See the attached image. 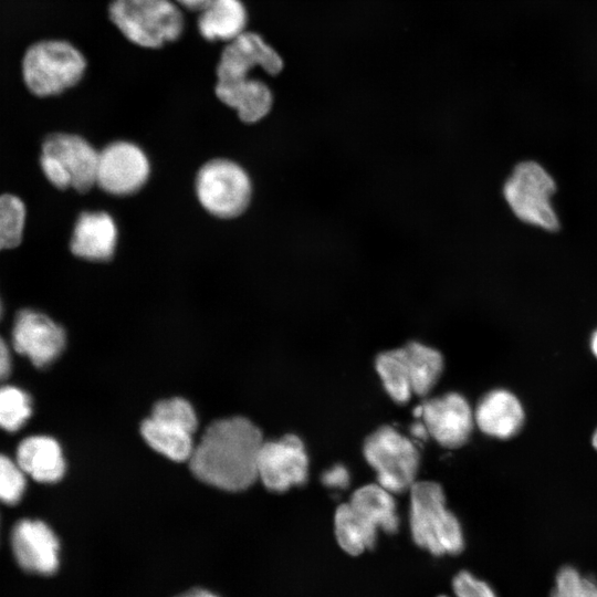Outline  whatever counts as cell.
<instances>
[{
    "instance_id": "obj_35",
    "label": "cell",
    "mask_w": 597,
    "mask_h": 597,
    "mask_svg": "<svg viewBox=\"0 0 597 597\" xmlns=\"http://www.w3.org/2000/svg\"><path fill=\"white\" fill-rule=\"evenodd\" d=\"M589 344L593 355L597 358V329L593 333Z\"/></svg>"
},
{
    "instance_id": "obj_1",
    "label": "cell",
    "mask_w": 597,
    "mask_h": 597,
    "mask_svg": "<svg viewBox=\"0 0 597 597\" xmlns=\"http://www.w3.org/2000/svg\"><path fill=\"white\" fill-rule=\"evenodd\" d=\"M261 430L249 419L232 417L212 422L195 446L190 470L200 481L226 491H242L258 480Z\"/></svg>"
},
{
    "instance_id": "obj_4",
    "label": "cell",
    "mask_w": 597,
    "mask_h": 597,
    "mask_svg": "<svg viewBox=\"0 0 597 597\" xmlns=\"http://www.w3.org/2000/svg\"><path fill=\"white\" fill-rule=\"evenodd\" d=\"M86 67L84 54L73 43L46 39L27 49L22 59V77L32 94L49 97L78 84Z\"/></svg>"
},
{
    "instance_id": "obj_19",
    "label": "cell",
    "mask_w": 597,
    "mask_h": 597,
    "mask_svg": "<svg viewBox=\"0 0 597 597\" xmlns=\"http://www.w3.org/2000/svg\"><path fill=\"white\" fill-rule=\"evenodd\" d=\"M248 20L242 0H208L198 11L197 29L206 41L226 44L247 31Z\"/></svg>"
},
{
    "instance_id": "obj_21",
    "label": "cell",
    "mask_w": 597,
    "mask_h": 597,
    "mask_svg": "<svg viewBox=\"0 0 597 597\" xmlns=\"http://www.w3.org/2000/svg\"><path fill=\"white\" fill-rule=\"evenodd\" d=\"M350 510L369 530L394 535L399 531V516L392 493L376 484L357 489L347 502Z\"/></svg>"
},
{
    "instance_id": "obj_36",
    "label": "cell",
    "mask_w": 597,
    "mask_h": 597,
    "mask_svg": "<svg viewBox=\"0 0 597 597\" xmlns=\"http://www.w3.org/2000/svg\"><path fill=\"white\" fill-rule=\"evenodd\" d=\"M591 446L597 451V428L595 429L591 436Z\"/></svg>"
},
{
    "instance_id": "obj_27",
    "label": "cell",
    "mask_w": 597,
    "mask_h": 597,
    "mask_svg": "<svg viewBox=\"0 0 597 597\" xmlns=\"http://www.w3.org/2000/svg\"><path fill=\"white\" fill-rule=\"evenodd\" d=\"M549 597H597V582L576 567L565 565L555 575Z\"/></svg>"
},
{
    "instance_id": "obj_37",
    "label": "cell",
    "mask_w": 597,
    "mask_h": 597,
    "mask_svg": "<svg viewBox=\"0 0 597 597\" xmlns=\"http://www.w3.org/2000/svg\"><path fill=\"white\" fill-rule=\"evenodd\" d=\"M1 314H2V305H1V302H0V317H1Z\"/></svg>"
},
{
    "instance_id": "obj_16",
    "label": "cell",
    "mask_w": 597,
    "mask_h": 597,
    "mask_svg": "<svg viewBox=\"0 0 597 597\" xmlns=\"http://www.w3.org/2000/svg\"><path fill=\"white\" fill-rule=\"evenodd\" d=\"M473 415L475 425L484 434L501 440L516 436L525 422L521 400L503 388L488 391L479 400Z\"/></svg>"
},
{
    "instance_id": "obj_18",
    "label": "cell",
    "mask_w": 597,
    "mask_h": 597,
    "mask_svg": "<svg viewBox=\"0 0 597 597\" xmlns=\"http://www.w3.org/2000/svg\"><path fill=\"white\" fill-rule=\"evenodd\" d=\"M214 93L220 102L237 111L244 123L264 118L273 105V94L266 83L256 77L217 81Z\"/></svg>"
},
{
    "instance_id": "obj_13",
    "label": "cell",
    "mask_w": 597,
    "mask_h": 597,
    "mask_svg": "<svg viewBox=\"0 0 597 597\" xmlns=\"http://www.w3.org/2000/svg\"><path fill=\"white\" fill-rule=\"evenodd\" d=\"M283 60L264 38L245 31L224 44L216 67L217 81H229L250 76L256 67L270 75L279 74Z\"/></svg>"
},
{
    "instance_id": "obj_28",
    "label": "cell",
    "mask_w": 597,
    "mask_h": 597,
    "mask_svg": "<svg viewBox=\"0 0 597 597\" xmlns=\"http://www.w3.org/2000/svg\"><path fill=\"white\" fill-rule=\"evenodd\" d=\"M25 473L19 464L0 453V502L15 505L25 491Z\"/></svg>"
},
{
    "instance_id": "obj_3",
    "label": "cell",
    "mask_w": 597,
    "mask_h": 597,
    "mask_svg": "<svg viewBox=\"0 0 597 597\" xmlns=\"http://www.w3.org/2000/svg\"><path fill=\"white\" fill-rule=\"evenodd\" d=\"M109 21L132 44L157 50L179 40L184 10L172 0H111Z\"/></svg>"
},
{
    "instance_id": "obj_32",
    "label": "cell",
    "mask_w": 597,
    "mask_h": 597,
    "mask_svg": "<svg viewBox=\"0 0 597 597\" xmlns=\"http://www.w3.org/2000/svg\"><path fill=\"white\" fill-rule=\"evenodd\" d=\"M182 10L198 12L208 0H172Z\"/></svg>"
},
{
    "instance_id": "obj_31",
    "label": "cell",
    "mask_w": 597,
    "mask_h": 597,
    "mask_svg": "<svg viewBox=\"0 0 597 597\" xmlns=\"http://www.w3.org/2000/svg\"><path fill=\"white\" fill-rule=\"evenodd\" d=\"M11 373V355L8 345L0 336V383Z\"/></svg>"
},
{
    "instance_id": "obj_10",
    "label": "cell",
    "mask_w": 597,
    "mask_h": 597,
    "mask_svg": "<svg viewBox=\"0 0 597 597\" xmlns=\"http://www.w3.org/2000/svg\"><path fill=\"white\" fill-rule=\"evenodd\" d=\"M308 476V457L303 441L295 434L264 441L258 459V479L274 492L303 485Z\"/></svg>"
},
{
    "instance_id": "obj_23",
    "label": "cell",
    "mask_w": 597,
    "mask_h": 597,
    "mask_svg": "<svg viewBox=\"0 0 597 597\" xmlns=\"http://www.w3.org/2000/svg\"><path fill=\"white\" fill-rule=\"evenodd\" d=\"M334 533L338 546L350 556L374 549L377 543V533L357 520L348 503L338 505L335 511Z\"/></svg>"
},
{
    "instance_id": "obj_17",
    "label": "cell",
    "mask_w": 597,
    "mask_h": 597,
    "mask_svg": "<svg viewBox=\"0 0 597 597\" xmlns=\"http://www.w3.org/2000/svg\"><path fill=\"white\" fill-rule=\"evenodd\" d=\"M117 228L104 211H86L78 217L71 239V251L90 261H106L113 256Z\"/></svg>"
},
{
    "instance_id": "obj_8",
    "label": "cell",
    "mask_w": 597,
    "mask_h": 597,
    "mask_svg": "<svg viewBox=\"0 0 597 597\" xmlns=\"http://www.w3.org/2000/svg\"><path fill=\"white\" fill-rule=\"evenodd\" d=\"M196 193L209 213L228 219L245 210L252 185L249 175L238 164L229 159H213L199 169Z\"/></svg>"
},
{
    "instance_id": "obj_24",
    "label": "cell",
    "mask_w": 597,
    "mask_h": 597,
    "mask_svg": "<svg viewBox=\"0 0 597 597\" xmlns=\"http://www.w3.org/2000/svg\"><path fill=\"white\" fill-rule=\"evenodd\" d=\"M375 367L389 397L399 405L408 402L413 392L402 348L378 354Z\"/></svg>"
},
{
    "instance_id": "obj_34",
    "label": "cell",
    "mask_w": 597,
    "mask_h": 597,
    "mask_svg": "<svg viewBox=\"0 0 597 597\" xmlns=\"http://www.w3.org/2000/svg\"><path fill=\"white\" fill-rule=\"evenodd\" d=\"M410 430L413 436L420 439H425L429 436L423 422L413 423Z\"/></svg>"
},
{
    "instance_id": "obj_15",
    "label": "cell",
    "mask_w": 597,
    "mask_h": 597,
    "mask_svg": "<svg viewBox=\"0 0 597 597\" xmlns=\"http://www.w3.org/2000/svg\"><path fill=\"white\" fill-rule=\"evenodd\" d=\"M195 431L196 427L185 417L163 408H153L140 426L143 438L155 451L178 462L189 460Z\"/></svg>"
},
{
    "instance_id": "obj_26",
    "label": "cell",
    "mask_w": 597,
    "mask_h": 597,
    "mask_svg": "<svg viewBox=\"0 0 597 597\" xmlns=\"http://www.w3.org/2000/svg\"><path fill=\"white\" fill-rule=\"evenodd\" d=\"M25 220L24 203L13 195L0 196V251L20 244Z\"/></svg>"
},
{
    "instance_id": "obj_20",
    "label": "cell",
    "mask_w": 597,
    "mask_h": 597,
    "mask_svg": "<svg viewBox=\"0 0 597 597\" xmlns=\"http://www.w3.org/2000/svg\"><path fill=\"white\" fill-rule=\"evenodd\" d=\"M17 463L34 481L55 483L65 473V460L59 442L48 436L23 439L17 449Z\"/></svg>"
},
{
    "instance_id": "obj_12",
    "label": "cell",
    "mask_w": 597,
    "mask_h": 597,
    "mask_svg": "<svg viewBox=\"0 0 597 597\" xmlns=\"http://www.w3.org/2000/svg\"><path fill=\"white\" fill-rule=\"evenodd\" d=\"M65 332L48 315L34 310L18 312L12 327L14 349L38 368L52 364L65 347Z\"/></svg>"
},
{
    "instance_id": "obj_6",
    "label": "cell",
    "mask_w": 597,
    "mask_h": 597,
    "mask_svg": "<svg viewBox=\"0 0 597 597\" xmlns=\"http://www.w3.org/2000/svg\"><path fill=\"white\" fill-rule=\"evenodd\" d=\"M363 453L376 471L377 483L388 492L404 493L417 481L419 451L411 440L392 427L381 426L369 434Z\"/></svg>"
},
{
    "instance_id": "obj_9",
    "label": "cell",
    "mask_w": 597,
    "mask_h": 597,
    "mask_svg": "<svg viewBox=\"0 0 597 597\" xmlns=\"http://www.w3.org/2000/svg\"><path fill=\"white\" fill-rule=\"evenodd\" d=\"M149 171L145 153L133 143L118 140L98 151L96 185L107 193L127 196L145 185Z\"/></svg>"
},
{
    "instance_id": "obj_11",
    "label": "cell",
    "mask_w": 597,
    "mask_h": 597,
    "mask_svg": "<svg viewBox=\"0 0 597 597\" xmlns=\"http://www.w3.org/2000/svg\"><path fill=\"white\" fill-rule=\"evenodd\" d=\"M415 415L422 418L428 434L448 449L467 443L475 423L468 400L458 392L425 400Z\"/></svg>"
},
{
    "instance_id": "obj_14",
    "label": "cell",
    "mask_w": 597,
    "mask_h": 597,
    "mask_svg": "<svg viewBox=\"0 0 597 597\" xmlns=\"http://www.w3.org/2000/svg\"><path fill=\"white\" fill-rule=\"evenodd\" d=\"M11 548L19 566L29 573L53 575L60 565V542L40 520L22 519L11 531Z\"/></svg>"
},
{
    "instance_id": "obj_22",
    "label": "cell",
    "mask_w": 597,
    "mask_h": 597,
    "mask_svg": "<svg viewBox=\"0 0 597 597\" xmlns=\"http://www.w3.org/2000/svg\"><path fill=\"white\" fill-rule=\"evenodd\" d=\"M402 348L408 366L412 392L427 396L438 383L443 370V357L439 350L420 342L411 341Z\"/></svg>"
},
{
    "instance_id": "obj_5",
    "label": "cell",
    "mask_w": 597,
    "mask_h": 597,
    "mask_svg": "<svg viewBox=\"0 0 597 597\" xmlns=\"http://www.w3.org/2000/svg\"><path fill=\"white\" fill-rule=\"evenodd\" d=\"M98 151L83 137L55 133L42 144L40 164L48 180L60 189L80 192L96 185Z\"/></svg>"
},
{
    "instance_id": "obj_29",
    "label": "cell",
    "mask_w": 597,
    "mask_h": 597,
    "mask_svg": "<svg viewBox=\"0 0 597 597\" xmlns=\"http://www.w3.org/2000/svg\"><path fill=\"white\" fill-rule=\"evenodd\" d=\"M451 588L455 597H498L492 586L467 569L453 575ZM437 597H449L438 595Z\"/></svg>"
},
{
    "instance_id": "obj_7",
    "label": "cell",
    "mask_w": 597,
    "mask_h": 597,
    "mask_svg": "<svg viewBox=\"0 0 597 597\" xmlns=\"http://www.w3.org/2000/svg\"><path fill=\"white\" fill-rule=\"evenodd\" d=\"M554 191L553 178L534 161L519 164L503 186V196L519 219L549 231L558 228L551 206Z\"/></svg>"
},
{
    "instance_id": "obj_25",
    "label": "cell",
    "mask_w": 597,
    "mask_h": 597,
    "mask_svg": "<svg viewBox=\"0 0 597 597\" xmlns=\"http://www.w3.org/2000/svg\"><path fill=\"white\" fill-rule=\"evenodd\" d=\"M32 415L31 397L21 388L0 386V428L8 432L20 430Z\"/></svg>"
},
{
    "instance_id": "obj_33",
    "label": "cell",
    "mask_w": 597,
    "mask_h": 597,
    "mask_svg": "<svg viewBox=\"0 0 597 597\" xmlns=\"http://www.w3.org/2000/svg\"><path fill=\"white\" fill-rule=\"evenodd\" d=\"M176 597H219V596L207 588L196 587V588L188 589L177 595Z\"/></svg>"
},
{
    "instance_id": "obj_2",
    "label": "cell",
    "mask_w": 597,
    "mask_h": 597,
    "mask_svg": "<svg viewBox=\"0 0 597 597\" xmlns=\"http://www.w3.org/2000/svg\"><path fill=\"white\" fill-rule=\"evenodd\" d=\"M409 491L413 543L436 557L461 554L465 546L463 530L446 505L442 486L434 481H416Z\"/></svg>"
},
{
    "instance_id": "obj_30",
    "label": "cell",
    "mask_w": 597,
    "mask_h": 597,
    "mask_svg": "<svg viewBox=\"0 0 597 597\" xmlns=\"http://www.w3.org/2000/svg\"><path fill=\"white\" fill-rule=\"evenodd\" d=\"M321 480L326 486L346 489L349 485L350 476L348 470L344 465L336 464L326 470L322 474Z\"/></svg>"
}]
</instances>
